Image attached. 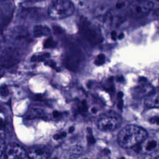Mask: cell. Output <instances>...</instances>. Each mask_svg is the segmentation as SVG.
Listing matches in <instances>:
<instances>
[{
  "label": "cell",
  "mask_w": 159,
  "mask_h": 159,
  "mask_svg": "<svg viewBox=\"0 0 159 159\" xmlns=\"http://www.w3.org/2000/svg\"><path fill=\"white\" fill-rule=\"evenodd\" d=\"M147 137V132L139 126L128 125L122 129L117 136L119 144L123 148H133Z\"/></svg>",
  "instance_id": "obj_1"
},
{
  "label": "cell",
  "mask_w": 159,
  "mask_h": 159,
  "mask_svg": "<svg viewBox=\"0 0 159 159\" xmlns=\"http://www.w3.org/2000/svg\"><path fill=\"white\" fill-rule=\"evenodd\" d=\"M74 9L71 0H52L48 9V14L51 18L61 19L70 16Z\"/></svg>",
  "instance_id": "obj_2"
},
{
  "label": "cell",
  "mask_w": 159,
  "mask_h": 159,
  "mask_svg": "<svg viewBox=\"0 0 159 159\" xmlns=\"http://www.w3.org/2000/svg\"><path fill=\"white\" fill-rule=\"evenodd\" d=\"M120 116L114 111H107L102 114L99 118L97 125L102 131L110 132L117 129L121 124Z\"/></svg>",
  "instance_id": "obj_3"
},
{
  "label": "cell",
  "mask_w": 159,
  "mask_h": 159,
  "mask_svg": "<svg viewBox=\"0 0 159 159\" xmlns=\"http://www.w3.org/2000/svg\"><path fill=\"white\" fill-rule=\"evenodd\" d=\"M153 3L148 0H136L129 7V14L133 18L139 19L148 14L153 8Z\"/></svg>",
  "instance_id": "obj_4"
},
{
  "label": "cell",
  "mask_w": 159,
  "mask_h": 159,
  "mask_svg": "<svg viewBox=\"0 0 159 159\" xmlns=\"http://www.w3.org/2000/svg\"><path fill=\"white\" fill-rule=\"evenodd\" d=\"M20 60L19 52L12 47L5 48L0 56V65L4 68H11L16 65Z\"/></svg>",
  "instance_id": "obj_5"
},
{
  "label": "cell",
  "mask_w": 159,
  "mask_h": 159,
  "mask_svg": "<svg viewBox=\"0 0 159 159\" xmlns=\"http://www.w3.org/2000/svg\"><path fill=\"white\" fill-rule=\"evenodd\" d=\"M81 24L83 33L89 42L94 44L102 42V35L95 26L86 20L81 22Z\"/></svg>",
  "instance_id": "obj_6"
},
{
  "label": "cell",
  "mask_w": 159,
  "mask_h": 159,
  "mask_svg": "<svg viewBox=\"0 0 159 159\" xmlns=\"http://www.w3.org/2000/svg\"><path fill=\"white\" fill-rule=\"evenodd\" d=\"M4 152L6 159H24L26 155L24 148L16 143H9Z\"/></svg>",
  "instance_id": "obj_7"
},
{
  "label": "cell",
  "mask_w": 159,
  "mask_h": 159,
  "mask_svg": "<svg viewBox=\"0 0 159 159\" xmlns=\"http://www.w3.org/2000/svg\"><path fill=\"white\" fill-rule=\"evenodd\" d=\"M49 155L48 150L42 146L33 147L27 152L29 159H48Z\"/></svg>",
  "instance_id": "obj_8"
},
{
  "label": "cell",
  "mask_w": 159,
  "mask_h": 159,
  "mask_svg": "<svg viewBox=\"0 0 159 159\" xmlns=\"http://www.w3.org/2000/svg\"><path fill=\"white\" fill-rule=\"evenodd\" d=\"M145 104L150 108L159 107V91H152L146 97Z\"/></svg>",
  "instance_id": "obj_9"
},
{
  "label": "cell",
  "mask_w": 159,
  "mask_h": 159,
  "mask_svg": "<svg viewBox=\"0 0 159 159\" xmlns=\"http://www.w3.org/2000/svg\"><path fill=\"white\" fill-rule=\"evenodd\" d=\"M152 91V88L150 85L142 84L135 88L133 94L136 98L146 97Z\"/></svg>",
  "instance_id": "obj_10"
},
{
  "label": "cell",
  "mask_w": 159,
  "mask_h": 159,
  "mask_svg": "<svg viewBox=\"0 0 159 159\" xmlns=\"http://www.w3.org/2000/svg\"><path fill=\"white\" fill-rule=\"evenodd\" d=\"M49 28L43 25H36L34 27V35L35 37H39L44 35H47L50 34Z\"/></svg>",
  "instance_id": "obj_11"
},
{
  "label": "cell",
  "mask_w": 159,
  "mask_h": 159,
  "mask_svg": "<svg viewBox=\"0 0 159 159\" xmlns=\"http://www.w3.org/2000/svg\"><path fill=\"white\" fill-rule=\"evenodd\" d=\"M50 57V54L48 53H38L33 55L31 57L30 61L32 62H40L45 61L47 60Z\"/></svg>",
  "instance_id": "obj_12"
},
{
  "label": "cell",
  "mask_w": 159,
  "mask_h": 159,
  "mask_svg": "<svg viewBox=\"0 0 159 159\" xmlns=\"http://www.w3.org/2000/svg\"><path fill=\"white\" fill-rule=\"evenodd\" d=\"M43 116V111L39 109H32L27 114L29 118L41 117Z\"/></svg>",
  "instance_id": "obj_13"
},
{
  "label": "cell",
  "mask_w": 159,
  "mask_h": 159,
  "mask_svg": "<svg viewBox=\"0 0 159 159\" xmlns=\"http://www.w3.org/2000/svg\"><path fill=\"white\" fill-rule=\"evenodd\" d=\"M157 145V143L155 140H150L145 144V150L146 151L150 152L154 150Z\"/></svg>",
  "instance_id": "obj_14"
},
{
  "label": "cell",
  "mask_w": 159,
  "mask_h": 159,
  "mask_svg": "<svg viewBox=\"0 0 159 159\" xmlns=\"http://www.w3.org/2000/svg\"><path fill=\"white\" fill-rule=\"evenodd\" d=\"M57 45V43L55 41L53 40L52 38H48L43 42V48H55Z\"/></svg>",
  "instance_id": "obj_15"
},
{
  "label": "cell",
  "mask_w": 159,
  "mask_h": 159,
  "mask_svg": "<svg viewBox=\"0 0 159 159\" xmlns=\"http://www.w3.org/2000/svg\"><path fill=\"white\" fill-rule=\"evenodd\" d=\"M9 94V90L6 84L0 86V95L2 97H6Z\"/></svg>",
  "instance_id": "obj_16"
},
{
  "label": "cell",
  "mask_w": 159,
  "mask_h": 159,
  "mask_svg": "<svg viewBox=\"0 0 159 159\" xmlns=\"http://www.w3.org/2000/svg\"><path fill=\"white\" fill-rule=\"evenodd\" d=\"M87 142L89 144H93L95 142V139L93 135V132H92V130L91 129L88 128V130H87Z\"/></svg>",
  "instance_id": "obj_17"
},
{
  "label": "cell",
  "mask_w": 159,
  "mask_h": 159,
  "mask_svg": "<svg viewBox=\"0 0 159 159\" xmlns=\"http://www.w3.org/2000/svg\"><path fill=\"white\" fill-rule=\"evenodd\" d=\"M105 58H106V57H105L104 55H103V54H99V55L97 57V58H96V59L94 63H95V64L97 65H101L102 64H103V63H104Z\"/></svg>",
  "instance_id": "obj_18"
},
{
  "label": "cell",
  "mask_w": 159,
  "mask_h": 159,
  "mask_svg": "<svg viewBox=\"0 0 159 159\" xmlns=\"http://www.w3.org/2000/svg\"><path fill=\"white\" fill-rule=\"evenodd\" d=\"M82 150H83V148L80 145H76L73 148V153L75 155H79L81 153Z\"/></svg>",
  "instance_id": "obj_19"
},
{
  "label": "cell",
  "mask_w": 159,
  "mask_h": 159,
  "mask_svg": "<svg viewBox=\"0 0 159 159\" xmlns=\"http://www.w3.org/2000/svg\"><path fill=\"white\" fill-rule=\"evenodd\" d=\"M44 64L45 65H47V66H49L50 67L57 70V66L56 65V63L53 61V60H47L46 61H44Z\"/></svg>",
  "instance_id": "obj_20"
},
{
  "label": "cell",
  "mask_w": 159,
  "mask_h": 159,
  "mask_svg": "<svg viewBox=\"0 0 159 159\" xmlns=\"http://www.w3.org/2000/svg\"><path fill=\"white\" fill-rule=\"evenodd\" d=\"M5 142L4 139L0 137V157L2 155V154L5 151Z\"/></svg>",
  "instance_id": "obj_21"
},
{
  "label": "cell",
  "mask_w": 159,
  "mask_h": 159,
  "mask_svg": "<svg viewBox=\"0 0 159 159\" xmlns=\"http://www.w3.org/2000/svg\"><path fill=\"white\" fill-rule=\"evenodd\" d=\"M149 122L152 124L159 125V116H153L149 119Z\"/></svg>",
  "instance_id": "obj_22"
},
{
  "label": "cell",
  "mask_w": 159,
  "mask_h": 159,
  "mask_svg": "<svg viewBox=\"0 0 159 159\" xmlns=\"http://www.w3.org/2000/svg\"><path fill=\"white\" fill-rule=\"evenodd\" d=\"M66 133L65 132H60V133L55 134L53 136V139L55 140H59V139L64 138L65 137H66Z\"/></svg>",
  "instance_id": "obj_23"
},
{
  "label": "cell",
  "mask_w": 159,
  "mask_h": 159,
  "mask_svg": "<svg viewBox=\"0 0 159 159\" xmlns=\"http://www.w3.org/2000/svg\"><path fill=\"white\" fill-rule=\"evenodd\" d=\"M111 39L114 40H116L117 38V32L115 30H113L111 32Z\"/></svg>",
  "instance_id": "obj_24"
},
{
  "label": "cell",
  "mask_w": 159,
  "mask_h": 159,
  "mask_svg": "<svg viewBox=\"0 0 159 159\" xmlns=\"http://www.w3.org/2000/svg\"><path fill=\"white\" fill-rule=\"evenodd\" d=\"M124 6H125L124 2H118L116 4V7L118 8V9H120V8H122Z\"/></svg>",
  "instance_id": "obj_25"
},
{
  "label": "cell",
  "mask_w": 159,
  "mask_h": 159,
  "mask_svg": "<svg viewBox=\"0 0 159 159\" xmlns=\"http://www.w3.org/2000/svg\"><path fill=\"white\" fill-rule=\"evenodd\" d=\"M53 116H54L55 117L57 118V117H60V116L61 115V114H60L59 112H58V111H54V112H53Z\"/></svg>",
  "instance_id": "obj_26"
},
{
  "label": "cell",
  "mask_w": 159,
  "mask_h": 159,
  "mask_svg": "<svg viewBox=\"0 0 159 159\" xmlns=\"http://www.w3.org/2000/svg\"><path fill=\"white\" fill-rule=\"evenodd\" d=\"M5 73V71H4V69L2 67H0V78L4 75Z\"/></svg>",
  "instance_id": "obj_27"
},
{
  "label": "cell",
  "mask_w": 159,
  "mask_h": 159,
  "mask_svg": "<svg viewBox=\"0 0 159 159\" xmlns=\"http://www.w3.org/2000/svg\"><path fill=\"white\" fill-rule=\"evenodd\" d=\"M124 37V34L123 33H120L119 35H117V38L119 39H122Z\"/></svg>",
  "instance_id": "obj_28"
},
{
  "label": "cell",
  "mask_w": 159,
  "mask_h": 159,
  "mask_svg": "<svg viewBox=\"0 0 159 159\" xmlns=\"http://www.w3.org/2000/svg\"><path fill=\"white\" fill-rule=\"evenodd\" d=\"M74 130H75L74 127H70L69 128V130H68V132H69L70 133H72V132L74 131Z\"/></svg>",
  "instance_id": "obj_29"
},
{
  "label": "cell",
  "mask_w": 159,
  "mask_h": 159,
  "mask_svg": "<svg viewBox=\"0 0 159 159\" xmlns=\"http://www.w3.org/2000/svg\"><path fill=\"white\" fill-rule=\"evenodd\" d=\"M153 159H159V157H155V158H154Z\"/></svg>",
  "instance_id": "obj_30"
},
{
  "label": "cell",
  "mask_w": 159,
  "mask_h": 159,
  "mask_svg": "<svg viewBox=\"0 0 159 159\" xmlns=\"http://www.w3.org/2000/svg\"><path fill=\"white\" fill-rule=\"evenodd\" d=\"M83 159H87V158H83Z\"/></svg>",
  "instance_id": "obj_31"
},
{
  "label": "cell",
  "mask_w": 159,
  "mask_h": 159,
  "mask_svg": "<svg viewBox=\"0 0 159 159\" xmlns=\"http://www.w3.org/2000/svg\"><path fill=\"white\" fill-rule=\"evenodd\" d=\"M122 159H124V158H122Z\"/></svg>",
  "instance_id": "obj_32"
}]
</instances>
